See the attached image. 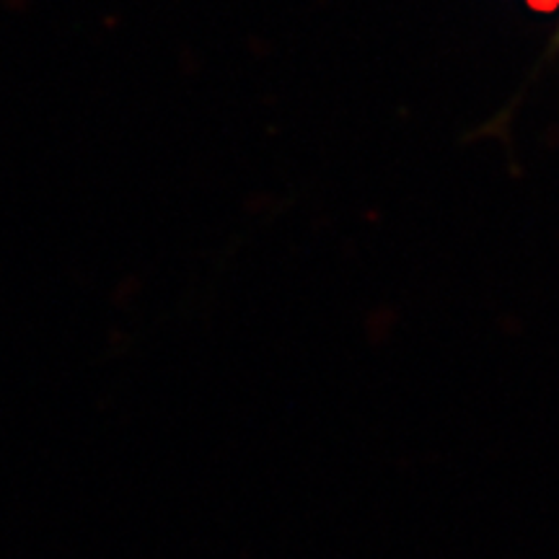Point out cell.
I'll return each instance as SVG.
<instances>
[]
</instances>
